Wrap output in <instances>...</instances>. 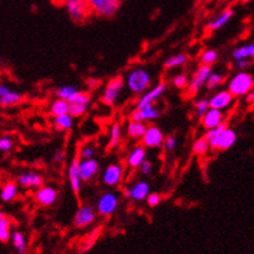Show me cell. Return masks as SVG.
<instances>
[{"instance_id":"24","label":"cell","mask_w":254,"mask_h":254,"mask_svg":"<svg viewBox=\"0 0 254 254\" xmlns=\"http://www.w3.org/2000/svg\"><path fill=\"white\" fill-rule=\"evenodd\" d=\"M50 112L54 117L61 116V114L70 113V101L64 100V99H60V97H56V99L51 103Z\"/></svg>"},{"instance_id":"45","label":"cell","mask_w":254,"mask_h":254,"mask_svg":"<svg viewBox=\"0 0 254 254\" xmlns=\"http://www.w3.org/2000/svg\"><path fill=\"white\" fill-rule=\"evenodd\" d=\"M64 160H65V152L63 149H56L54 152V156H52V161L55 164H61Z\"/></svg>"},{"instance_id":"51","label":"cell","mask_w":254,"mask_h":254,"mask_svg":"<svg viewBox=\"0 0 254 254\" xmlns=\"http://www.w3.org/2000/svg\"><path fill=\"white\" fill-rule=\"evenodd\" d=\"M245 1H248V0H245Z\"/></svg>"},{"instance_id":"17","label":"cell","mask_w":254,"mask_h":254,"mask_svg":"<svg viewBox=\"0 0 254 254\" xmlns=\"http://www.w3.org/2000/svg\"><path fill=\"white\" fill-rule=\"evenodd\" d=\"M99 161L95 158H88V160H82L79 161V174L82 181L83 182H90L94 179L95 175L99 171Z\"/></svg>"},{"instance_id":"32","label":"cell","mask_w":254,"mask_h":254,"mask_svg":"<svg viewBox=\"0 0 254 254\" xmlns=\"http://www.w3.org/2000/svg\"><path fill=\"white\" fill-rule=\"evenodd\" d=\"M21 100H22V95H21L20 92H17V91L10 90L5 96H3L0 99V107H12V105H16V104L20 103Z\"/></svg>"},{"instance_id":"30","label":"cell","mask_w":254,"mask_h":254,"mask_svg":"<svg viewBox=\"0 0 254 254\" xmlns=\"http://www.w3.org/2000/svg\"><path fill=\"white\" fill-rule=\"evenodd\" d=\"M232 57L235 60H241V59H248L251 60L254 57V43L244 44L240 47H236L232 51Z\"/></svg>"},{"instance_id":"22","label":"cell","mask_w":254,"mask_h":254,"mask_svg":"<svg viewBox=\"0 0 254 254\" xmlns=\"http://www.w3.org/2000/svg\"><path fill=\"white\" fill-rule=\"evenodd\" d=\"M149 184L145 181H137L136 183L131 187V198L136 202H141V201L147 200L149 196Z\"/></svg>"},{"instance_id":"11","label":"cell","mask_w":254,"mask_h":254,"mask_svg":"<svg viewBox=\"0 0 254 254\" xmlns=\"http://www.w3.org/2000/svg\"><path fill=\"white\" fill-rule=\"evenodd\" d=\"M158 117H160V111L153 104L135 108V111L131 113V121H136V122H151V121L157 120Z\"/></svg>"},{"instance_id":"33","label":"cell","mask_w":254,"mask_h":254,"mask_svg":"<svg viewBox=\"0 0 254 254\" xmlns=\"http://www.w3.org/2000/svg\"><path fill=\"white\" fill-rule=\"evenodd\" d=\"M187 60L188 57L186 54H175L169 57V59H166V61H165V67H167V69H174V67L183 66L184 64L187 63Z\"/></svg>"},{"instance_id":"40","label":"cell","mask_w":254,"mask_h":254,"mask_svg":"<svg viewBox=\"0 0 254 254\" xmlns=\"http://www.w3.org/2000/svg\"><path fill=\"white\" fill-rule=\"evenodd\" d=\"M13 149V140L9 136L0 137V152L8 153Z\"/></svg>"},{"instance_id":"29","label":"cell","mask_w":254,"mask_h":254,"mask_svg":"<svg viewBox=\"0 0 254 254\" xmlns=\"http://www.w3.org/2000/svg\"><path fill=\"white\" fill-rule=\"evenodd\" d=\"M73 116L70 113L56 116L54 120V126L57 131H67L73 127Z\"/></svg>"},{"instance_id":"12","label":"cell","mask_w":254,"mask_h":254,"mask_svg":"<svg viewBox=\"0 0 254 254\" xmlns=\"http://www.w3.org/2000/svg\"><path fill=\"white\" fill-rule=\"evenodd\" d=\"M91 104V95L87 92H82L77 95L73 101H70V114L73 117H82Z\"/></svg>"},{"instance_id":"4","label":"cell","mask_w":254,"mask_h":254,"mask_svg":"<svg viewBox=\"0 0 254 254\" xmlns=\"http://www.w3.org/2000/svg\"><path fill=\"white\" fill-rule=\"evenodd\" d=\"M64 4L71 20L77 24L83 22L90 17L91 10L88 7V0H64Z\"/></svg>"},{"instance_id":"16","label":"cell","mask_w":254,"mask_h":254,"mask_svg":"<svg viewBox=\"0 0 254 254\" xmlns=\"http://www.w3.org/2000/svg\"><path fill=\"white\" fill-rule=\"evenodd\" d=\"M79 157H75L71 164L69 165V169H67V177H69V182H70L71 190L75 194L80 193V190H82V178L79 174Z\"/></svg>"},{"instance_id":"39","label":"cell","mask_w":254,"mask_h":254,"mask_svg":"<svg viewBox=\"0 0 254 254\" xmlns=\"http://www.w3.org/2000/svg\"><path fill=\"white\" fill-rule=\"evenodd\" d=\"M96 154V148L91 144H86L83 147L80 148L79 151V158L82 160H88V158H94Z\"/></svg>"},{"instance_id":"46","label":"cell","mask_w":254,"mask_h":254,"mask_svg":"<svg viewBox=\"0 0 254 254\" xmlns=\"http://www.w3.org/2000/svg\"><path fill=\"white\" fill-rule=\"evenodd\" d=\"M249 63L251 61L248 60V59H241V60H236V66L239 69H245L247 66H249Z\"/></svg>"},{"instance_id":"15","label":"cell","mask_w":254,"mask_h":254,"mask_svg":"<svg viewBox=\"0 0 254 254\" xmlns=\"http://www.w3.org/2000/svg\"><path fill=\"white\" fill-rule=\"evenodd\" d=\"M57 200V190L52 186H42L35 193V201L42 206H51Z\"/></svg>"},{"instance_id":"3","label":"cell","mask_w":254,"mask_h":254,"mask_svg":"<svg viewBox=\"0 0 254 254\" xmlns=\"http://www.w3.org/2000/svg\"><path fill=\"white\" fill-rule=\"evenodd\" d=\"M122 5V0H88L91 14L99 17H112Z\"/></svg>"},{"instance_id":"14","label":"cell","mask_w":254,"mask_h":254,"mask_svg":"<svg viewBox=\"0 0 254 254\" xmlns=\"http://www.w3.org/2000/svg\"><path fill=\"white\" fill-rule=\"evenodd\" d=\"M95 218H96V213L94 207L90 205H83L74 215V224L79 228L87 227L95 221Z\"/></svg>"},{"instance_id":"21","label":"cell","mask_w":254,"mask_h":254,"mask_svg":"<svg viewBox=\"0 0 254 254\" xmlns=\"http://www.w3.org/2000/svg\"><path fill=\"white\" fill-rule=\"evenodd\" d=\"M145 160H147V149H145V147L144 145H136L130 153L127 154L126 164L131 169H137Z\"/></svg>"},{"instance_id":"20","label":"cell","mask_w":254,"mask_h":254,"mask_svg":"<svg viewBox=\"0 0 254 254\" xmlns=\"http://www.w3.org/2000/svg\"><path fill=\"white\" fill-rule=\"evenodd\" d=\"M223 122H224L223 111L214 109V108H210V109H209V111L202 116V118H201V124H202V126H204L206 130L214 128V127L223 124Z\"/></svg>"},{"instance_id":"28","label":"cell","mask_w":254,"mask_h":254,"mask_svg":"<svg viewBox=\"0 0 254 254\" xmlns=\"http://www.w3.org/2000/svg\"><path fill=\"white\" fill-rule=\"evenodd\" d=\"M17 194H18V186H17V183L8 182L1 188L0 197H1L4 202H10V201H13L17 197Z\"/></svg>"},{"instance_id":"31","label":"cell","mask_w":254,"mask_h":254,"mask_svg":"<svg viewBox=\"0 0 254 254\" xmlns=\"http://www.w3.org/2000/svg\"><path fill=\"white\" fill-rule=\"evenodd\" d=\"M12 243H13V247L16 248V251L18 254H25L26 253L27 249V244H26V239H25L24 234L20 232V231H13L12 232Z\"/></svg>"},{"instance_id":"42","label":"cell","mask_w":254,"mask_h":254,"mask_svg":"<svg viewBox=\"0 0 254 254\" xmlns=\"http://www.w3.org/2000/svg\"><path fill=\"white\" fill-rule=\"evenodd\" d=\"M177 137L175 136H167L165 137V141H164V147L166 151H174L175 148H177Z\"/></svg>"},{"instance_id":"8","label":"cell","mask_w":254,"mask_h":254,"mask_svg":"<svg viewBox=\"0 0 254 254\" xmlns=\"http://www.w3.org/2000/svg\"><path fill=\"white\" fill-rule=\"evenodd\" d=\"M124 178V166L120 164L108 165L101 173V182L108 187H117Z\"/></svg>"},{"instance_id":"27","label":"cell","mask_w":254,"mask_h":254,"mask_svg":"<svg viewBox=\"0 0 254 254\" xmlns=\"http://www.w3.org/2000/svg\"><path fill=\"white\" fill-rule=\"evenodd\" d=\"M79 92L80 91L75 86H60L54 91L55 96L67 101H73Z\"/></svg>"},{"instance_id":"9","label":"cell","mask_w":254,"mask_h":254,"mask_svg":"<svg viewBox=\"0 0 254 254\" xmlns=\"http://www.w3.org/2000/svg\"><path fill=\"white\" fill-rule=\"evenodd\" d=\"M141 141H143V145L145 148H151V149L160 148L164 145V132L160 130V127L154 126V125L148 126L147 131H145V134H144Z\"/></svg>"},{"instance_id":"43","label":"cell","mask_w":254,"mask_h":254,"mask_svg":"<svg viewBox=\"0 0 254 254\" xmlns=\"http://www.w3.org/2000/svg\"><path fill=\"white\" fill-rule=\"evenodd\" d=\"M139 170H140L141 174L145 175V177H147V175H151L152 174V170H153V166H152L151 161H148V160L144 161L143 164H141L140 166H139Z\"/></svg>"},{"instance_id":"6","label":"cell","mask_w":254,"mask_h":254,"mask_svg":"<svg viewBox=\"0 0 254 254\" xmlns=\"http://www.w3.org/2000/svg\"><path fill=\"white\" fill-rule=\"evenodd\" d=\"M118 204H120V200H118L117 194L114 192H105L97 200L96 210L103 217H108L117 210Z\"/></svg>"},{"instance_id":"25","label":"cell","mask_w":254,"mask_h":254,"mask_svg":"<svg viewBox=\"0 0 254 254\" xmlns=\"http://www.w3.org/2000/svg\"><path fill=\"white\" fill-rule=\"evenodd\" d=\"M10 218L5 213L0 211V241L1 243H8L12 236V231H10Z\"/></svg>"},{"instance_id":"47","label":"cell","mask_w":254,"mask_h":254,"mask_svg":"<svg viewBox=\"0 0 254 254\" xmlns=\"http://www.w3.org/2000/svg\"><path fill=\"white\" fill-rule=\"evenodd\" d=\"M10 91V88L8 87L7 84L5 83H0V99H1V97L3 96H5V95L8 94V92H9Z\"/></svg>"},{"instance_id":"41","label":"cell","mask_w":254,"mask_h":254,"mask_svg":"<svg viewBox=\"0 0 254 254\" xmlns=\"http://www.w3.org/2000/svg\"><path fill=\"white\" fill-rule=\"evenodd\" d=\"M188 84H190L187 75H184V74H181V75H177V77L173 78V86H174L175 88H181V90H183V88L188 87Z\"/></svg>"},{"instance_id":"44","label":"cell","mask_w":254,"mask_h":254,"mask_svg":"<svg viewBox=\"0 0 254 254\" xmlns=\"http://www.w3.org/2000/svg\"><path fill=\"white\" fill-rule=\"evenodd\" d=\"M160 202H161V196L158 193H149V196L147 197L148 206L156 207L157 205H160Z\"/></svg>"},{"instance_id":"1","label":"cell","mask_w":254,"mask_h":254,"mask_svg":"<svg viewBox=\"0 0 254 254\" xmlns=\"http://www.w3.org/2000/svg\"><path fill=\"white\" fill-rule=\"evenodd\" d=\"M152 83V78L149 71L144 67H135L128 71L126 78L127 88L135 95H141L148 91Z\"/></svg>"},{"instance_id":"13","label":"cell","mask_w":254,"mask_h":254,"mask_svg":"<svg viewBox=\"0 0 254 254\" xmlns=\"http://www.w3.org/2000/svg\"><path fill=\"white\" fill-rule=\"evenodd\" d=\"M166 91V83L165 82H161V83L156 84L153 88L151 90L145 91L143 95L140 96V99L137 100L136 103V108H141L145 107V105H149V104H153L154 101L160 99L164 92Z\"/></svg>"},{"instance_id":"26","label":"cell","mask_w":254,"mask_h":254,"mask_svg":"<svg viewBox=\"0 0 254 254\" xmlns=\"http://www.w3.org/2000/svg\"><path fill=\"white\" fill-rule=\"evenodd\" d=\"M147 125L145 122H136V121H131L127 127V134L131 139L134 140H139V139H143L145 131H147Z\"/></svg>"},{"instance_id":"48","label":"cell","mask_w":254,"mask_h":254,"mask_svg":"<svg viewBox=\"0 0 254 254\" xmlns=\"http://www.w3.org/2000/svg\"><path fill=\"white\" fill-rule=\"evenodd\" d=\"M247 101L251 104H254V88L247 95Z\"/></svg>"},{"instance_id":"35","label":"cell","mask_w":254,"mask_h":254,"mask_svg":"<svg viewBox=\"0 0 254 254\" xmlns=\"http://www.w3.org/2000/svg\"><path fill=\"white\" fill-rule=\"evenodd\" d=\"M121 140V126L120 124H114L111 127V132H109V144L108 147L109 149H113L118 145Z\"/></svg>"},{"instance_id":"49","label":"cell","mask_w":254,"mask_h":254,"mask_svg":"<svg viewBox=\"0 0 254 254\" xmlns=\"http://www.w3.org/2000/svg\"><path fill=\"white\" fill-rule=\"evenodd\" d=\"M124 196L126 198H131V187L130 188H125V190H124Z\"/></svg>"},{"instance_id":"38","label":"cell","mask_w":254,"mask_h":254,"mask_svg":"<svg viewBox=\"0 0 254 254\" xmlns=\"http://www.w3.org/2000/svg\"><path fill=\"white\" fill-rule=\"evenodd\" d=\"M222 83H223V75L219 73H211L209 78H207L206 87L209 90H214L218 86H221Z\"/></svg>"},{"instance_id":"10","label":"cell","mask_w":254,"mask_h":254,"mask_svg":"<svg viewBox=\"0 0 254 254\" xmlns=\"http://www.w3.org/2000/svg\"><path fill=\"white\" fill-rule=\"evenodd\" d=\"M236 139H238L236 132L230 127H226L219 134V136L215 140L211 141L210 148L211 149H218V151H227L228 148H231L236 143Z\"/></svg>"},{"instance_id":"36","label":"cell","mask_w":254,"mask_h":254,"mask_svg":"<svg viewBox=\"0 0 254 254\" xmlns=\"http://www.w3.org/2000/svg\"><path fill=\"white\" fill-rule=\"evenodd\" d=\"M218 56H219V55H218V52L215 50L204 51L200 57L201 65H209V66H211V65L218 60Z\"/></svg>"},{"instance_id":"23","label":"cell","mask_w":254,"mask_h":254,"mask_svg":"<svg viewBox=\"0 0 254 254\" xmlns=\"http://www.w3.org/2000/svg\"><path fill=\"white\" fill-rule=\"evenodd\" d=\"M232 16H234V10L224 9L221 14H218V16L215 17L214 20L209 22V25H207V30L209 31L219 30V29H222V27H223L224 25L227 24L228 21L232 18Z\"/></svg>"},{"instance_id":"37","label":"cell","mask_w":254,"mask_h":254,"mask_svg":"<svg viewBox=\"0 0 254 254\" xmlns=\"http://www.w3.org/2000/svg\"><path fill=\"white\" fill-rule=\"evenodd\" d=\"M209 109H210V105H209V100L207 99H200V100H197L196 104H194V113L200 118H202V116Z\"/></svg>"},{"instance_id":"2","label":"cell","mask_w":254,"mask_h":254,"mask_svg":"<svg viewBox=\"0 0 254 254\" xmlns=\"http://www.w3.org/2000/svg\"><path fill=\"white\" fill-rule=\"evenodd\" d=\"M254 88V79L249 73L240 71L228 82V91L235 97L245 96Z\"/></svg>"},{"instance_id":"5","label":"cell","mask_w":254,"mask_h":254,"mask_svg":"<svg viewBox=\"0 0 254 254\" xmlns=\"http://www.w3.org/2000/svg\"><path fill=\"white\" fill-rule=\"evenodd\" d=\"M125 82L122 77H114L108 82V84L104 88L101 101L108 107H114L117 104L118 99L121 96V92L124 90Z\"/></svg>"},{"instance_id":"34","label":"cell","mask_w":254,"mask_h":254,"mask_svg":"<svg viewBox=\"0 0 254 254\" xmlns=\"http://www.w3.org/2000/svg\"><path fill=\"white\" fill-rule=\"evenodd\" d=\"M192 151H193V153L196 156H201L202 157V156H205L207 152L210 151V144H209V141L205 137H200V139H197L193 143Z\"/></svg>"},{"instance_id":"7","label":"cell","mask_w":254,"mask_h":254,"mask_svg":"<svg viewBox=\"0 0 254 254\" xmlns=\"http://www.w3.org/2000/svg\"><path fill=\"white\" fill-rule=\"evenodd\" d=\"M213 73L211 71V66L209 65H200L196 73L193 74V78L190 79V84H188V94L190 95H196L201 88L206 86L207 78Z\"/></svg>"},{"instance_id":"18","label":"cell","mask_w":254,"mask_h":254,"mask_svg":"<svg viewBox=\"0 0 254 254\" xmlns=\"http://www.w3.org/2000/svg\"><path fill=\"white\" fill-rule=\"evenodd\" d=\"M18 184L22 188H40L43 186V177L37 171H25L18 175Z\"/></svg>"},{"instance_id":"19","label":"cell","mask_w":254,"mask_h":254,"mask_svg":"<svg viewBox=\"0 0 254 254\" xmlns=\"http://www.w3.org/2000/svg\"><path fill=\"white\" fill-rule=\"evenodd\" d=\"M234 95L231 94L228 90L219 91V92L214 94L209 99V105H210V108L223 111V109L228 108L231 104L234 103Z\"/></svg>"},{"instance_id":"50","label":"cell","mask_w":254,"mask_h":254,"mask_svg":"<svg viewBox=\"0 0 254 254\" xmlns=\"http://www.w3.org/2000/svg\"><path fill=\"white\" fill-rule=\"evenodd\" d=\"M87 83L90 84V87H96V84H99V82H97V80H95V79H88L87 80Z\"/></svg>"}]
</instances>
